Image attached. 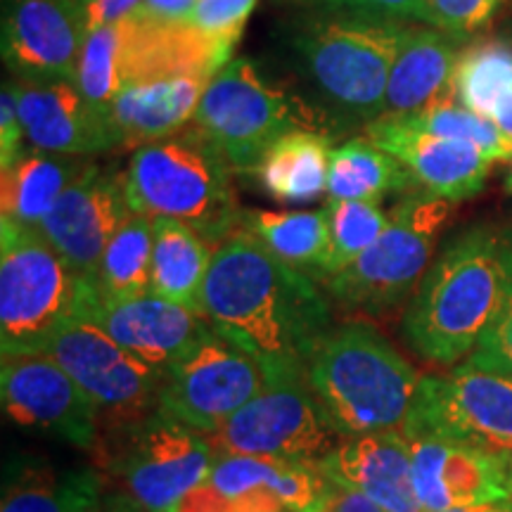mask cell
<instances>
[{
  "label": "cell",
  "instance_id": "cell-1",
  "mask_svg": "<svg viewBox=\"0 0 512 512\" xmlns=\"http://www.w3.org/2000/svg\"><path fill=\"white\" fill-rule=\"evenodd\" d=\"M202 306L216 332L266 361L306 366L332 332L316 280L280 261L245 226L214 247Z\"/></svg>",
  "mask_w": 512,
  "mask_h": 512
},
{
  "label": "cell",
  "instance_id": "cell-2",
  "mask_svg": "<svg viewBox=\"0 0 512 512\" xmlns=\"http://www.w3.org/2000/svg\"><path fill=\"white\" fill-rule=\"evenodd\" d=\"M503 235L472 226L448 240L403 313V337L427 361L453 366L475 351L508 302Z\"/></svg>",
  "mask_w": 512,
  "mask_h": 512
},
{
  "label": "cell",
  "instance_id": "cell-3",
  "mask_svg": "<svg viewBox=\"0 0 512 512\" xmlns=\"http://www.w3.org/2000/svg\"><path fill=\"white\" fill-rule=\"evenodd\" d=\"M406 24L349 12L304 19L290 34L297 74L316 95V110L335 128L382 119L384 95Z\"/></svg>",
  "mask_w": 512,
  "mask_h": 512
},
{
  "label": "cell",
  "instance_id": "cell-4",
  "mask_svg": "<svg viewBox=\"0 0 512 512\" xmlns=\"http://www.w3.org/2000/svg\"><path fill=\"white\" fill-rule=\"evenodd\" d=\"M306 377L344 439L401 430L422 380L387 337L363 323L332 330L306 363Z\"/></svg>",
  "mask_w": 512,
  "mask_h": 512
},
{
  "label": "cell",
  "instance_id": "cell-5",
  "mask_svg": "<svg viewBox=\"0 0 512 512\" xmlns=\"http://www.w3.org/2000/svg\"><path fill=\"white\" fill-rule=\"evenodd\" d=\"M230 171L200 128H183L133 152L126 169L128 204L133 214L188 223L219 245L242 221Z\"/></svg>",
  "mask_w": 512,
  "mask_h": 512
},
{
  "label": "cell",
  "instance_id": "cell-6",
  "mask_svg": "<svg viewBox=\"0 0 512 512\" xmlns=\"http://www.w3.org/2000/svg\"><path fill=\"white\" fill-rule=\"evenodd\" d=\"M98 299L34 228L0 221V351L41 354L69 320L88 316Z\"/></svg>",
  "mask_w": 512,
  "mask_h": 512
},
{
  "label": "cell",
  "instance_id": "cell-7",
  "mask_svg": "<svg viewBox=\"0 0 512 512\" xmlns=\"http://www.w3.org/2000/svg\"><path fill=\"white\" fill-rule=\"evenodd\" d=\"M238 174H254L261 159L292 131H318L335 126L304 100L275 88L254 62L230 60L204 88L192 121Z\"/></svg>",
  "mask_w": 512,
  "mask_h": 512
},
{
  "label": "cell",
  "instance_id": "cell-8",
  "mask_svg": "<svg viewBox=\"0 0 512 512\" xmlns=\"http://www.w3.org/2000/svg\"><path fill=\"white\" fill-rule=\"evenodd\" d=\"M211 467L214 448L207 434L159 411L107 430L102 475L145 512L174 510L207 482Z\"/></svg>",
  "mask_w": 512,
  "mask_h": 512
},
{
  "label": "cell",
  "instance_id": "cell-9",
  "mask_svg": "<svg viewBox=\"0 0 512 512\" xmlns=\"http://www.w3.org/2000/svg\"><path fill=\"white\" fill-rule=\"evenodd\" d=\"M453 202L408 192L389 214L373 247L342 273L325 280L330 297L351 311L384 313L413 297L425 278L441 230L451 221Z\"/></svg>",
  "mask_w": 512,
  "mask_h": 512
},
{
  "label": "cell",
  "instance_id": "cell-10",
  "mask_svg": "<svg viewBox=\"0 0 512 512\" xmlns=\"http://www.w3.org/2000/svg\"><path fill=\"white\" fill-rule=\"evenodd\" d=\"M207 439L214 456L297 463H318L339 444V434L313 394L306 366L287 361H271L266 387Z\"/></svg>",
  "mask_w": 512,
  "mask_h": 512
},
{
  "label": "cell",
  "instance_id": "cell-11",
  "mask_svg": "<svg viewBox=\"0 0 512 512\" xmlns=\"http://www.w3.org/2000/svg\"><path fill=\"white\" fill-rule=\"evenodd\" d=\"M406 439H441L505 458L512 453V380L463 361L427 375L399 430Z\"/></svg>",
  "mask_w": 512,
  "mask_h": 512
},
{
  "label": "cell",
  "instance_id": "cell-12",
  "mask_svg": "<svg viewBox=\"0 0 512 512\" xmlns=\"http://www.w3.org/2000/svg\"><path fill=\"white\" fill-rule=\"evenodd\" d=\"M271 375V361L211 330L204 342L166 373L157 411L211 434L247 406Z\"/></svg>",
  "mask_w": 512,
  "mask_h": 512
},
{
  "label": "cell",
  "instance_id": "cell-13",
  "mask_svg": "<svg viewBox=\"0 0 512 512\" xmlns=\"http://www.w3.org/2000/svg\"><path fill=\"white\" fill-rule=\"evenodd\" d=\"M41 354L55 358L81 384L110 427L157 411L166 373L126 351L91 316L69 320Z\"/></svg>",
  "mask_w": 512,
  "mask_h": 512
},
{
  "label": "cell",
  "instance_id": "cell-14",
  "mask_svg": "<svg viewBox=\"0 0 512 512\" xmlns=\"http://www.w3.org/2000/svg\"><path fill=\"white\" fill-rule=\"evenodd\" d=\"M0 399L15 425L50 432L76 448L100 441L98 403L46 354L3 356Z\"/></svg>",
  "mask_w": 512,
  "mask_h": 512
},
{
  "label": "cell",
  "instance_id": "cell-15",
  "mask_svg": "<svg viewBox=\"0 0 512 512\" xmlns=\"http://www.w3.org/2000/svg\"><path fill=\"white\" fill-rule=\"evenodd\" d=\"M131 214L124 171L88 162L50 209L38 233L81 278L93 280L102 252Z\"/></svg>",
  "mask_w": 512,
  "mask_h": 512
},
{
  "label": "cell",
  "instance_id": "cell-16",
  "mask_svg": "<svg viewBox=\"0 0 512 512\" xmlns=\"http://www.w3.org/2000/svg\"><path fill=\"white\" fill-rule=\"evenodd\" d=\"M86 36L81 0H5L0 46L17 81H74Z\"/></svg>",
  "mask_w": 512,
  "mask_h": 512
},
{
  "label": "cell",
  "instance_id": "cell-17",
  "mask_svg": "<svg viewBox=\"0 0 512 512\" xmlns=\"http://www.w3.org/2000/svg\"><path fill=\"white\" fill-rule=\"evenodd\" d=\"M24 140L57 155H98L119 147L110 112L95 107L74 81L12 83Z\"/></svg>",
  "mask_w": 512,
  "mask_h": 512
},
{
  "label": "cell",
  "instance_id": "cell-18",
  "mask_svg": "<svg viewBox=\"0 0 512 512\" xmlns=\"http://www.w3.org/2000/svg\"><path fill=\"white\" fill-rule=\"evenodd\" d=\"M408 446L415 494L425 512L510 501L505 458L441 439H408Z\"/></svg>",
  "mask_w": 512,
  "mask_h": 512
},
{
  "label": "cell",
  "instance_id": "cell-19",
  "mask_svg": "<svg viewBox=\"0 0 512 512\" xmlns=\"http://www.w3.org/2000/svg\"><path fill=\"white\" fill-rule=\"evenodd\" d=\"M366 136L399 159L420 190L446 202L479 195L496 164L465 140L434 136L403 121L377 119L366 126Z\"/></svg>",
  "mask_w": 512,
  "mask_h": 512
},
{
  "label": "cell",
  "instance_id": "cell-20",
  "mask_svg": "<svg viewBox=\"0 0 512 512\" xmlns=\"http://www.w3.org/2000/svg\"><path fill=\"white\" fill-rule=\"evenodd\" d=\"M88 316L126 351L162 373L190 356L214 330L207 318L152 292L126 302H100L98 297Z\"/></svg>",
  "mask_w": 512,
  "mask_h": 512
},
{
  "label": "cell",
  "instance_id": "cell-21",
  "mask_svg": "<svg viewBox=\"0 0 512 512\" xmlns=\"http://www.w3.org/2000/svg\"><path fill=\"white\" fill-rule=\"evenodd\" d=\"M318 467L332 482L368 496L384 512H425L415 494L411 446L399 430L339 441Z\"/></svg>",
  "mask_w": 512,
  "mask_h": 512
},
{
  "label": "cell",
  "instance_id": "cell-22",
  "mask_svg": "<svg viewBox=\"0 0 512 512\" xmlns=\"http://www.w3.org/2000/svg\"><path fill=\"white\" fill-rule=\"evenodd\" d=\"M233 48V43L204 34L190 22L152 24L128 17L124 19V81L128 86L176 76L214 79L230 62Z\"/></svg>",
  "mask_w": 512,
  "mask_h": 512
},
{
  "label": "cell",
  "instance_id": "cell-23",
  "mask_svg": "<svg viewBox=\"0 0 512 512\" xmlns=\"http://www.w3.org/2000/svg\"><path fill=\"white\" fill-rule=\"evenodd\" d=\"M458 38L432 27H406L389 74L382 119L406 121L456 98Z\"/></svg>",
  "mask_w": 512,
  "mask_h": 512
},
{
  "label": "cell",
  "instance_id": "cell-24",
  "mask_svg": "<svg viewBox=\"0 0 512 512\" xmlns=\"http://www.w3.org/2000/svg\"><path fill=\"white\" fill-rule=\"evenodd\" d=\"M209 81L204 76H176L128 83L110 107L119 147L140 150L181 133L190 121H195Z\"/></svg>",
  "mask_w": 512,
  "mask_h": 512
},
{
  "label": "cell",
  "instance_id": "cell-25",
  "mask_svg": "<svg viewBox=\"0 0 512 512\" xmlns=\"http://www.w3.org/2000/svg\"><path fill=\"white\" fill-rule=\"evenodd\" d=\"M207 482L228 501L249 496L278 498L290 512H311L325 489L318 463L256 458V456H214Z\"/></svg>",
  "mask_w": 512,
  "mask_h": 512
},
{
  "label": "cell",
  "instance_id": "cell-26",
  "mask_svg": "<svg viewBox=\"0 0 512 512\" xmlns=\"http://www.w3.org/2000/svg\"><path fill=\"white\" fill-rule=\"evenodd\" d=\"M86 164L74 155L24 150L0 176V221L38 230Z\"/></svg>",
  "mask_w": 512,
  "mask_h": 512
},
{
  "label": "cell",
  "instance_id": "cell-27",
  "mask_svg": "<svg viewBox=\"0 0 512 512\" xmlns=\"http://www.w3.org/2000/svg\"><path fill=\"white\" fill-rule=\"evenodd\" d=\"M105 475L93 467L22 463L3 486L0 512H100Z\"/></svg>",
  "mask_w": 512,
  "mask_h": 512
},
{
  "label": "cell",
  "instance_id": "cell-28",
  "mask_svg": "<svg viewBox=\"0 0 512 512\" xmlns=\"http://www.w3.org/2000/svg\"><path fill=\"white\" fill-rule=\"evenodd\" d=\"M152 221H155V247H152L150 292L204 318L202 294L214 259L211 242L183 221L162 219V216Z\"/></svg>",
  "mask_w": 512,
  "mask_h": 512
},
{
  "label": "cell",
  "instance_id": "cell-29",
  "mask_svg": "<svg viewBox=\"0 0 512 512\" xmlns=\"http://www.w3.org/2000/svg\"><path fill=\"white\" fill-rule=\"evenodd\" d=\"M332 138L318 131H292L266 152L254 169L256 181L280 202H313L328 190Z\"/></svg>",
  "mask_w": 512,
  "mask_h": 512
},
{
  "label": "cell",
  "instance_id": "cell-30",
  "mask_svg": "<svg viewBox=\"0 0 512 512\" xmlns=\"http://www.w3.org/2000/svg\"><path fill=\"white\" fill-rule=\"evenodd\" d=\"M418 188L399 159L382 150L368 136L351 138L332 150L328 200H356L380 204L392 192Z\"/></svg>",
  "mask_w": 512,
  "mask_h": 512
},
{
  "label": "cell",
  "instance_id": "cell-31",
  "mask_svg": "<svg viewBox=\"0 0 512 512\" xmlns=\"http://www.w3.org/2000/svg\"><path fill=\"white\" fill-rule=\"evenodd\" d=\"M240 226L259 238L294 271L323 280L330 249L325 209L318 211H242Z\"/></svg>",
  "mask_w": 512,
  "mask_h": 512
},
{
  "label": "cell",
  "instance_id": "cell-32",
  "mask_svg": "<svg viewBox=\"0 0 512 512\" xmlns=\"http://www.w3.org/2000/svg\"><path fill=\"white\" fill-rule=\"evenodd\" d=\"M155 221L131 214L102 252L93 283L100 302H126L150 292Z\"/></svg>",
  "mask_w": 512,
  "mask_h": 512
},
{
  "label": "cell",
  "instance_id": "cell-33",
  "mask_svg": "<svg viewBox=\"0 0 512 512\" xmlns=\"http://www.w3.org/2000/svg\"><path fill=\"white\" fill-rule=\"evenodd\" d=\"M512 93V43L479 41L465 48L456 64V98L467 110L494 119Z\"/></svg>",
  "mask_w": 512,
  "mask_h": 512
},
{
  "label": "cell",
  "instance_id": "cell-34",
  "mask_svg": "<svg viewBox=\"0 0 512 512\" xmlns=\"http://www.w3.org/2000/svg\"><path fill=\"white\" fill-rule=\"evenodd\" d=\"M330 226V249L325 261L323 283L332 275L349 268L358 256H363L375 245L387 228L389 216L375 202L356 200H328L325 202Z\"/></svg>",
  "mask_w": 512,
  "mask_h": 512
},
{
  "label": "cell",
  "instance_id": "cell-35",
  "mask_svg": "<svg viewBox=\"0 0 512 512\" xmlns=\"http://www.w3.org/2000/svg\"><path fill=\"white\" fill-rule=\"evenodd\" d=\"M74 83L100 110L110 112L124 91V22L88 31L83 41Z\"/></svg>",
  "mask_w": 512,
  "mask_h": 512
},
{
  "label": "cell",
  "instance_id": "cell-36",
  "mask_svg": "<svg viewBox=\"0 0 512 512\" xmlns=\"http://www.w3.org/2000/svg\"><path fill=\"white\" fill-rule=\"evenodd\" d=\"M392 121V119H389ZM403 124L430 131L434 136L465 140L482 150L491 162H510L512 159V138L503 133L494 119L467 110L458 98H446L437 105L427 107Z\"/></svg>",
  "mask_w": 512,
  "mask_h": 512
},
{
  "label": "cell",
  "instance_id": "cell-37",
  "mask_svg": "<svg viewBox=\"0 0 512 512\" xmlns=\"http://www.w3.org/2000/svg\"><path fill=\"white\" fill-rule=\"evenodd\" d=\"M503 0H422L415 19L448 36H470L489 27Z\"/></svg>",
  "mask_w": 512,
  "mask_h": 512
},
{
  "label": "cell",
  "instance_id": "cell-38",
  "mask_svg": "<svg viewBox=\"0 0 512 512\" xmlns=\"http://www.w3.org/2000/svg\"><path fill=\"white\" fill-rule=\"evenodd\" d=\"M256 3L259 0H197L188 22L204 34L235 46Z\"/></svg>",
  "mask_w": 512,
  "mask_h": 512
},
{
  "label": "cell",
  "instance_id": "cell-39",
  "mask_svg": "<svg viewBox=\"0 0 512 512\" xmlns=\"http://www.w3.org/2000/svg\"><path fill=\"white\" fill-rule=\"evenodd\" d=\"M472 366L489 370V373L503 375L512 380V287L508 302L498 313V318L491 323V328L484 332L479 344L470 356L465 358Z\"/></svg>",
  "mask_w": 512,
  "mask_h": 512
},
{
  "label": "cell",
  "instance_id": "cell-40",
  "mask_svg": "<svg viewBox=\"0 0 512 512\" xmlns=\"http://www.w3.org/2000/svg\"><path fill=\"white\" fill-rule=\"evenodd\" d=\"M24 128L17 110V95L12 83H3L0 95V169H8L15 159L22 155Z\"/></svg>",
  "mask_w": 512,
  "mask_h": 512
},
{
  "label": "cell",
  "instance_id": "cell-41",
  "mask_svg": "<svg viewBox=\"0 0 512 512\" xmlns=\"http://www.w3.org/2000/svg\"><path fill=\"white\" fill-rule=\"evenodd\" d=\"M316 3L332 12H349V15L401 22L403 17L415 19L422 0H316Z\"/></svg>",
  "mask_w": 512,
  "mask_h": 512
},
{
  "label": "cell",
  "instance_id": "cell-42",
  "mask_svg": "<svg viewBox=\"0 0 512 512\" xmlns=\"http://www.w3.org/2000/svg\"><path fill=\"white\" fill-rule=\"evenodd\" d=\"M311 512H384V510L377 503L370 501L368 496L358 494V491L349 489V486H342L328 479V482H325L323 494H320L318 503L313 505Z\"/></svg>",
  "mask_w": 512,
  "mask_h": 512
},
{
  "label": "cell",
  "instance_id": "cell-43",
  "mask_svg": "<svg viewBox=\"0 0 512 512\" xmlns=\"http://www.w3.org/2000/svg\"><path fill=\"white\" fill-rule=\"evenodd\" d=\"M197 0H140L133 19L152 24H181L188 22Z\"/></svg>",
  "mask_w": 512,
  "mask_h": 512
},
{
  "label": "cell",
  "instance_id": "cell-44",
  "mask_svg": "<svg viewBox=\"0 0 512 512\" xmlns=\"http://www.w3.org/2000/svg\"><path fill=\"white\" fill-rule=\"evenodd\" d=\"M140 0H88L83 3V17H86V29H100L107 24L124 22L136 12Z\"/></svg>",
  "mask_w": 512,
  "mask_h": 512
},
{
  "label": "cell",
  "instance_id": "cell-45",
  "mask_svg": "<svg viewBox=\"0 0 512 512\" xmlns=\"http://www.w3.org/2000/svg\"><path fill=\"white\" fill-rule=\"evenodd\" d=\"M171 512H235V508L226 496L219 494L209 482H204L192 489Z\"/></svg>",
  "mask_w": 512,
  "mask_h": 512
},
{
  "label": "cell",
  "instance_id": "cell-46",
  "mask_svg": "<svg viewBox=\"0 0 512 512\" xmlns=\"http://www.w3.org/2000/svg\"><path fill=\"white\" fill-rule=\"evenodd\" d=\"M494 121L503 133H508V136L512 138V93L503 100V105L496 110Z\"/></svg>",
  "mask_w": 512,
  "mask_h": 512
},
{
  "label": "cell",
  "instance_id": "cell-47",
  "mask_svg": "<svg viewBox=\"0 0 512 512\" xmlns=\"http://www.w3.org/2000/svg\"><path fill=\"white\" fill-rule=\"evenodd\" d=\"M446 512H512L510 503H484V505H470V508L446 510Z\"/></svg>",
  "mask_w": 512,
  "mask_h": 512
},
{
  "label": "cell",
  "instance_id": "cell-48",
  "mask_svg": "<svg viewBox=\"0 0 512 512\" xmlns=\"http://www.w3.org/2000/svg\"><path fill=\"white\" fill-rule=\"evenodd\" d=\"M503 259H505V268H508V278L512 287V233L503 235Z\"/></svg>",
  "mask_w": 512,
  "mask_h": 512
},
{
  "label": "cell",
  "instance_id": "cell-49",
  "mask_svg": "<svg viewBox=\"0 0 512 512\" xmlns=\"http://www.w3.org/2000/svg\"><path fill=\"white\" fill-rule=\"evenodd\" d=\"M117 512H145V510H140L138 505L131 501V498L119 496V498H117Z\"/></svg>",
  "mask_w": 512,
  "mask_h": 512
},
{
  "label": "cell",
  "instance_id": "cell-50",
  "mask_svg": "<svg viewBox=\"0 0 512 512\" xmlns=\"http://www.w3.org/2000/svg\"><path fill=\"white\" fill-rule=\"evenodd\" d=\"M100 512H117V498H105V505H102Z\"/></svg>",
  "mask_w": 512,
  "mask_h": 512
},
{
  "label": "cell",
  "instance_id": "cell-51",
  "mask_svg": "<svg viewBox=\"0 0 512 512\" xmlns=\"http://www.w3.org/2000/svg\"><path fill=\"white\" fill-rule=\"evenodd\" d=\"M505 463H508V477H510V505H512V453H508V456H505Z\"/></svg>",
  "mask_w": 512,
  "mask_h": 512
},
{
  "label": "cell",
  "instance_id": "cell-52",
  "mask_svg": "<svg viewBox=\"0 0 512 512\" xmlns=\"http://www.w3.org/2000/svg\"><path fill=\"white\" fill-rule=\"evenodd\" d=\"M505 192L512 195V159H510V171H508V178H505Z\"/></svg>",
  "mask_w": 512,
  "mask_h": 512
},
{
  "label": "cell",
  "instance_id": "cell-53",
  "mask_svg": "<svg viewBox=\"0 0 512 512\" xmlns=\"http://www.w3.org/2000/svg\"><path fill=\"white\" fill-rule=\"evenodd\" d=\"M81 3H88V0H81Z\"/></svg>",
  "mask_w": 512,
  "mask_h": 512
}]
</instances>
